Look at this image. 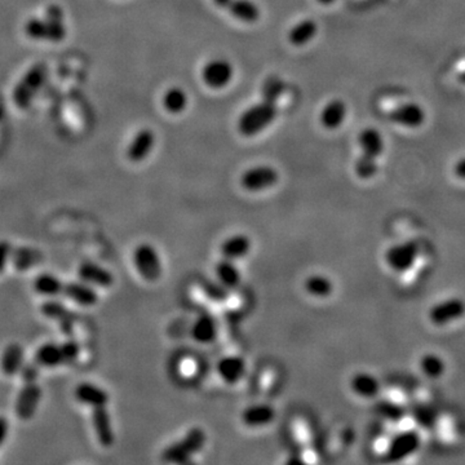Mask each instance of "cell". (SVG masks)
<instances>
[{
    "mask_svg": "<svg viewBox=\"0 0 465 465\" xmlns=\"http://www.w3.org/2000/svg\"><path fill=\"white\" fill-rule=\"evenodd\" d=\"M64 284L65 283H62V281L56 275L43 273L35 278L34 290L36 293L46 296V298H55L60 293H62Z\"/></svg>",
    "mask_w": 465,
    "mask_h": 465,
    "instance_id": "4316f807",
    "label": "cell"
},
{
    "mask_svg": "<svg viewBox=\"0 0 465 465\" xmlns=\"http://www.w3.org/2000/svg\"><path fill=\"white\" fill-rule=\"evenodd\" d=\"M354 171H356L358 177L362 179V180H370V179H373L375 174H377V171H379L377 158H374V157H370V155L362 154V155L357 159V162H356Z\"/></svg>",
    "mask_w": 465,
    "mask_h": 465,
    "instance_id": "d590c367",
    "label": "cell"
},
{
    "mask_svg": "<svg viewBox=\"0 0 465 465\" xmlns=\"http://www.w3.org/2000/svg\"><path fill=\"white\" fill-rule=\"evenodd\" d=\"M419 447H420V437L417 433L412 431L399 433L391 440L385 452V459L387 461L397 463L415 454Z\"/></svg>",
    "mask_w": 465,
    "mask_h": 465,
    "instance_id": "ba28073f",
    "label": "cell"
},
{
    "mask_svg": "<svg viewBox=\"0 0 465 465\" xmlns=\"http://www.w3.org/2000/svg\"><path fill=\"white\" fill-rule=\"evenodd\" d=\"M78 275L83 282L95 284L102 289L111 287L114 283V277L108 269L91 263V261H85L79 265Z\"/></svg>",
    "mask_w": 465,
    "mask_h": 465,
    "instance_id": "5bb4252c",
    "label": "cell"
},
{
    "mask_svg": "<svg viewBox=\"0 0 465 465\" xmlns=\"http://www.w3.org/2000/svg\"><path fill=\"white\" fill-rule=\"evenodd\" d=\"M215 273H216L217 281L223 283L225 287L229 290L238 287L241 283V273L237 269V266L234 265L233 260H229V258H224V260L217 263L215 266Z\"/></svg>",
    "mask_w": 465,
    "mask_h": 465,
    "instance_id": "83f0119b",
    "label": "cell"
},
{
    "mask_svg": "<svg viewBox=\"0 0 465 465\" xmlns=\"http://www.w3.org/2000/svg\"><path fill=\"white\" fill-rule=\"evenodd\" d=\"M9 433V424L6 417L0 416V447L3 446V443L7 440Z\"/></svg>",
    "mask_w": 465,
    "mask_h": 465,
    "instance_id": "60d3db41",
    "label": "cell"
},
{
    "mask_svg": "<svg viewBox=\"0 0 465 465\" xmlns=\"http://www.w3.org/2000/svg\"><path fill=\"white\" fill-rule=\"evenodd\" d=\"M25 34L33 41L61 42L67 36L62 9L58 6H50L44 18H30L25 24Z\"/></svg>",
    "mask_w": 465,
    "mask_h": 465,
    "instance_id": "6da1fadb",
    "label": "cell"
},
{
    "mask_svg": "<svg viewBox=\"0 0 465 465\" xmlns=\"http://www.w3.org/2000/svg\"><path fill=\"white\" fill-rule=\"evenodd\" d=\"M215 1V4L216 6H218V7H229V4L232 3V0H214Z\"/></svg>",
    "mask_w": 465,
    "mask_h": 465,
    "instance_id": "7bdbcfd3",
    "label": "cell"
},
{
    "mask_svg": "<svg viewBox=\"0 0 465 465\" xmlns=\"http://www.w3.org/2000/svg\"><path fill=\"white\" fill-rule=\"evenodd\" d=\"M465 314V303L459 298L443 300L429 309L428 318L431 324L443 327L454 324Z\"/></svg>",
    "mask_w": 465,
    "mask_h": 465,
    "instance_id": "52a82bcc",
    "label": "cell"
},
{
    "mask_svg": "<svg viewBox=\"0 0 465 465\" xmlns=\"http://www.w3.org/2000/svg\"><path fill=\"white\" fill-rule=\"evenodd\" d=\"M317 1L321 3V4H324V6H328V4H333L335 0H317Z\"/></svg>",
    "mask_w": 465,
    "mask_h": 465,
    "instance_id": "ee69618b",
    "label": "cell"
},
{
    "mask_svg": "<svg viewBox=\"0 0 465 465\" xmlns=\"http://www.w3.org/2000/svg\"><path fill=\"white\" fill-rule=\"evenodd\" d=\"M204 83L211 88H223L233 78V67L226 60H212L202 70Z\"/></svg>",
    "mask_w": 465,
    "mask_h": 465,
    "instance_id": "30bf717a",
    "label": "cell"
},
{
    "mask_svg": "<svg viewBox=\"0 0 465 465\" xmlns=\"http://www.w3.org/2000/svg\"><path fill=\"white\" fill-rule=\"evenodd\" d=\"M62 293L81 307H93L99 300L97 292L85 282L65 283Z\"/></svg>",
    "mask_w": 465,
    "mask_h": 465,
    "instance_id": "9a60e30c",
    "label": "cell"
},
{
    "mask_svg": "<svg viewBox=\"0 0 465 465\" xmlns=\"http://www.w3.org/2000/svg\"><path fill=\"white\" fill-rule=\"evenodd\" d=\"M358 144L362 154L377 158L384 151V139L376 128H365L358 136Z\"/></svg>",
    "mask_w": 465,
    "mask_h": 465,
    "instance_id": "603a6c76",
    "label": "cell"
},
{
    "mask_svg": "<svg viewBox=\"0 0 465 465\" xmlns=\"http://www.w3.org/2000/svg\"><path fill=\"white\" fill-rule=\"evenodd\" d=\"M229 11L233 16L237 17L243 22H255L260 16L258 6L251 0H232Z\"/></svg>",
    "mask_w": 465,
    "mask_h": 465,
    "instance_id": "4dcf8cb0",
    "label": "cell"
},
{
    "mask_svg": "<svg viewBox=\"0 0 465 465\" xmlns=\"http://www.w3.org/2000/svg\"><path fill=\"white\" fill-rule=\"evenodd\" d=\"M206 440L207 434L202 428H191L190 431L183 436V438L168 446L162 452V460L174 464L189 463L191 457L197 455L204 447Z\"/></svg>",
    "mask_w": 465,
    "mask_h": 465,
    "instance_id": "7a4b0ae2",
    "label": "cell"
},
{
    "mask_svg": "<svg viewBox=\"0 0 465 465\" xmlns=\"http://www.w3.org/2000/svg\"><path fill=\"white\" fill-rule=\"evenodd\" d=\"M454 172L457 174V179L465 181V158L457 160V165L454 167Z\"/></svg>",
    "mask_w": 465,
    "mask_h": 465,
    "instance_id": "b9f144b4",
    "label": "cell"
},
{
    "mask_svg": "<svg viewBox=\"0 0 465 465\" xmlns=\"http://www.w3.org/2000/svg\"><path fill=\"white\" fill-rule=\"evenodd\" d=\"M12 256V247L8 242L0 241V273L4 272L6 266L8 264L9 258Z\"/></svg>",
    "mask_w": 465,
    "mask_h": 465,
    "instance_id": "ab89813d",
    "label": "cell"
},
{
    "mask_svg": "<svg viewBox=\"0 0 465 465\" xmlns=\"http://www.w3.org/2000/svg\"><path fill=\"white\" fill-rule=\"evenodd\" d=\"M38 367H39V365L36 362L35 363H26L25 362V365L20 371V375H21L24 382H36V379L39 376V368Z\"/></svg>",
    "mask_w": 465,
    "mask_h": 465,
    "instance_id": "f35d334b",
    "label": "cell"
},
{
    "mask_svg": "<svg viewBox=\"0 0 465 465\" xmlns=\"http://www.w3.org/2000/svg\"><path fill=\"white\" fill-rule=\"evenodd\" d=\"M347 105L344 101L333 100L330 101L321 114V122L324 128L327 130H338L342 125L345 118H347Z\"/></svg>",
    "mask_w": 465,
    "mask_h": 465,
    "instance_id": "ffe728a7",
    "label": "cell"
},
{
    "mask_svg": "<svg viewBox=\"0 0 465 465\" xmlns=\"http://www.w3.org/2000/svg\"><path fill=\"white\" fill-rule=\"evenodd\" d=\"M35 362L41 367H47V368L65 365L61 344L46 342L41 345L35 352Z\"/></svg>",
    "mask_w": 465,
    "mask_h": 465,
    "instance_id": "7402d4cb",
    "label": "cell"
},
{
    "mask_svg": "<svg viewBox=\"0 0 465 465\" xmlns=\"http://www.w3.org/2000/svg\"><path fill=\"white\" fill-rule=\"evenodd\" d=\"M249 249H251V241L249 237L243 234L233 235L221 244L223 256L233 261L244 258L249 254Z\"/></svg>",
    "mask_w": 465,
    "mask_h": 465,
    "instance_id": "484cf974",
    "label": "cell"
},
{
    "mask_svg": "<svg viewBox=\"0 0 465 465\" xmlns=\"http://www.w3.org/2000/svg\"><path fill=\"white\" fill-rule=\"evenodd\" d=\"M92 425L97 436V440L102 447H110L114 443V432L111 426V419L109 415L106 406L95 407L92 408Z\"/></svg>",
    "mask_w": 465,
    "mask_h": 465,
    "instance_id": "7c38bea8",
    "label": "cell"
},
{
    "mask_svg": "<svg viewBox=\"0 0 465 465\" xmlns=\"http://www.w3.org/2000/svg\"><path fill=\"white\" fill-rule=\"evenodd\" d=\"M277 113L278 110L273 102L263 101L261 104L254 105L247 109L240 118V131L244 136H254L261 132L275 120Z\"/></svg>",
    "mask_w": 465,
    "mask_h": 465,
    "instance_id": "3957f363",
    "label": "cell"
},
{
    "mask_svg": "<svg viewBox=\"0 0 465 465\" xmlns=\"http://www.w3.org/2000/svg\"><path fill=\"white\" fill-rule=\"evenodd\" d=\"M284 90H286V84L279 76H275V75L269 76L263 84V88H261L263 100L275 104L278 99L282 96Z\"/></svg>",
    "mask_w": 465,
    "mask_h": 465,
    "instance_id": "836d02e7",
    "label": "cell"
},
{
    "mask_svg": "<svg viewBox=\"0 0 465 465\" xmlns=\"http://www.w3.org/2000/svg\"><path fill=\"white\" fill-rule=\"evenodd\" d=\"M389 118H391V122L402 125V127L419 128L425 122V111L420 105L414 104V102H408L391 111Z\"/></svg>",
    "mask_w": 465,
    "mask_h": 465,
    "instance_id": "8fae6325",
    "label": "cell"
},
{
    "mask_svg": "<svg viewBox=\"0 0 465 465\" xmlns=\"http://www.w3.org/2000/svg\"><path fill=\"white\" fill-rule=\"evenodd\" d=\"M186 104H188L186 93L179 87L168 90L163 97V105L169 113L183 111V109L186 108Z\"/></svg>",
    "mask_w": 465,
    "mask_h": 465,
    "instance_id": "e575fe53",
    "label": "cell"
},
{
    "mask_svg": "<svg viewBox=\"0 0 465 465\" xmlns=\"http://www.w3.org/2000/svg\"><path fill=\"white\" fill-rule=\"evenodd\" d=\"M42 397V389L36 382H25L24 387L17 393L16 403H15L17 417L20 420L33 419Z\"/></svg>",
    "mask_w": 465,
    "mask_h": 465,
    "instance_id": "8992f818",
    "label": "cell"
},
{
    "mask_svg": "<svg viewBox=\"0 0 465 465\" xmlns=\"http://www.w3.org/2000/svg\"><path fill=\"white\" fill-rule=\"evenodd\" d=\"M62 354H64V362L67 363H73L76 358L81 354V347L79 344L74 340H67L61 344Z\"/></svg>",
    "mask_w": 465,
    "mask_h": 465,
    "instance_id": "74e56055",
    "label": "cell"
},
{
    "mask_svg": "<svg viewBox=\"0 0 465 465\" xmlns=\"http://www.w3.org/2000/svg\"><path fill=\"white\" fill-rule=\"evenodd\" d=\"M420 370L429 379H440L446 373V362L434 353H428L420 358Z\"/></svg>",
    "mask_w": 465,
    "mask_h": 465,
    "instance_id": "1f68e13d",
    "label": "cell"
},
{
    "mask_svg": "<svg viewBox=\"0 0 465 465\" xmlns=\"http://www.w3.org/2000/svg\"><path fill=\"white\" fill-rule=\"evenodd\" d=\"M217 373L225 382L235 384L241 380L246 373V362L238 356L224 357L217 363Z\"/></svg>",
    "mask_w": 465,
    "mask_h": 465,
    "instance_id": "e0dca14e",
    "label": "cell"
},
{
    "mask_svg": "<svg viewBox=\"0 0 465 465\" xmlns=\"http://www.w3.org/2000/svg\"><path fill=\"white\" fill-rule=\"evenodd\" d=\"M419 252L420 247L416 242H402L391 246V249L385 252V263L393 272L403 273L414 266Z\"/></svg>",
    "mask_w": 465,
    "mask_h": 465,
    "instance_id": "5b68a950",
    "label": "cell"
},
{
    "mask_svg": "<svg viewBox=\"0 0 465 465\" xmlns=\"http://www.w3.org/2000/svg\"><path fill=\"white\" fill-rule=\"evenodd\" d=\"M317 32H318V26L316 22L313 20H305L291 29L289 39H290L291 44H293L296 47H301L310 42L316 36Z\"/></svg>",
    "mask_w": 465,
    "mask_h": 465,
    "instance_id": "f1b7e54d",
    "label": "cell"
},
{
    "mask_svg": "<svg viewBox=\"0 0 465 465\" xmlns=\"http://www.w3.org/2000/svg\"><path fill=\"white\" fill-rule=\"evenodd\" d=\"M459 81H460L461 83L465 84V70L464 71H461L460 75H459Z\"/></svg>",
    "mask_w": 465,
    "mask_h": 465,
    "instance_id": "f6af8a7d",
    "label": "cell"
},
{
    "mask_svg": "<svg viewBox=\"0 0 465 465\" xmlns=\"http://www.w3.org/2000/svg\"><path fill=\"white\" fill-rule=\"evenodd\" d=\"M133 263L139 275L148 282L158 281L162 275V261L158 251L151 244L142 243L133 252Z\"/></svg>",
    "mask_w": 465,
    "mask_h": 465,
    "instance_id": "277c9868",
    "label": "cell"
},
{
    "mask_svg": "<svg viewBox=\"0 0 465 465\" xmlns=\"http://www.w3.org/2000/svg\"><path fill=\"white\" fill-rule=\"evenodd\" d=\"M25 365V350L18 342L7 345L0 357V368L6 376H16Z\"/></svg>",
    "mask_w": 465,
    "mask_h": 465,
    "instance_id": "4fadbf2b",
    "label": "cell"
},
{
    "mask_svg": "<svg viewBox=\"0 0 465 465\" xmlns=\"http://www.w3.org/2000/svg\"><path fill=\"white\" fill-rule=\"evenodd\" d=\"M304 289L310 296L314 298H328L333 291V284L327 277L322 275H313L307 277L304 283Z\"/></svg>",
    "mask_w": 465,
    "mask_h": 465,
    "instance_id": "f546056e",
    "label": "cell"
},
{
    "mask_svg": "<svg viewBox=\"0 0 465 465\" xmlns=\"http://www.w3.org/2000/svg\"><path fill=\"white\" fill-rule=\"evenodd\" d=\"M41 260V254L35 249H22L15 254V264L20 270H26V268L38 264Z\"/></svg>",
    "mask_w": 465,
    "mask_h": 465,
    "instance_id": "8d00e7d4",
    "label": "cell"
},
{
    "mask_svg": "<svg viewBox=\"0 0 465 465\" xmlns=\"http://www.w3.org/2000/svg\"><path fill=\"white\" fill-rule=\"evenodd\" d=\"M191 335L195 340L202 344L212 342L217 336V324L215 318L209 314L200 316L193 324Z\"/></svg>",
    "mask_w": 465,
    "mask_h": 465,
    "instance_id": "cb8c5ba5",
    "label": "cell"
},
{
    "mask_svg": "<svg viewBox=\"0 0 465 465\" xmlns=\"http://www.w3.org/2000/svg\"><path fill=\"white\" fill-rule=\"evenodd\" d=\"M200 289L204 295L216 303H224L229 298V289H226L220 281H211L207 278L200 279Z\"/></svg>",
    "mask_w": 465,
    "mask_h": 465,
    "instance_id": "d6a6232c",
    "label": "cell"
},
{
    "mask_svg": "<svg viewBox=\"0 0 465 465\" xmlns=\"http://www.w3.org/2000/svg\"><path fill=\"white\" fill-rule=\"evenodd\" d=\"M41 312L47 318L56 319L57 322H60L62 330H71L73 328L71 324H74V314H71L69 312V309L65 305H62L61 303L53 301V300L46 301L41 307Z\"/></svg>",
    "mask_w": 465,
    "mask_h": 465,
    "instance_id": "d4e9b609",
    "label": "cell"
},
{
    "mask_svg": "<svg viewBox=\"0 0 465 465\" xmlns=\"http://www.w3.org/2000/svg\"><path fill=\"white\" fill-rule=\"evenodd\" d=\"M75 398L81 403L95 407L106 406L109 403L108 391L91 382H82L75 388Z\"/></svg>",
    "mask_w": 465,
    "mask_h": 465,
    "instance_id": "2e32d148",
    "label": "cell"
},
{
    "mask_svg": "<svg viewBox=\"0 0 465 465\" xmlns=\"http://www.w3.org/2000/svg\"><path fill=\"white\" fill-rule=\"evenodd\" d=\"M154 133L150 130H141L133 137L132 142L128 148V158L132 162H141L142 159L146 158L150 150L153 149L154 145Z\"/></svg>",
    "mask_w": 465,
    "mask_h": 465,
    "instance_id": "44dd1931",
    "label": "cell"
},
{
    "mask_svg": "<svg viewBox=\"0 0 465 465\" xmlns=\"http://www.w3.org/2000/svg\"><path fill=\"white\" fill-rule=\"evenodd\" d=\"M275 408L269 405H254L243 411L242 420L247 426L258 428L265 426L275 420Z\"/></svg>",
    "mask_w": 465,
    "mask_h": 465,
    "instance_id": "ac0fdd59",
    "label": "cell"
},
{
    "mask_svg": "<svg viewBox=\"0 0 465 465\" xmlns=\"http://www.w3.org/2000/svg\"><path fill=\"white\" fill-rule=\"evenodd\" d=\"M278 181L275 168L268 166L255 167L242 176V186L249 191H261L272 188Z\"/></svg>",
    "mask_w": 465,
    "mask_h": 465,
    "instance_id": "9c48e42d",
    "label": "cell"
},
{
    "mask_svg": "<svg viewBox=\"0 0 465 465\" xmlns=\"http://www.w3.org/2000/svg\"><path fill=\"white\" fill-rule=\"evenodd\" d=\"M350 388L358 397L374 398L380 391V382L374 375L359 373L352 377Z\"/></svg>",
    "mask_w": 465,
    "mask_h": 465,
    "instance_id": "d6986e66",
    "label": "cell"
}]
</instances>
